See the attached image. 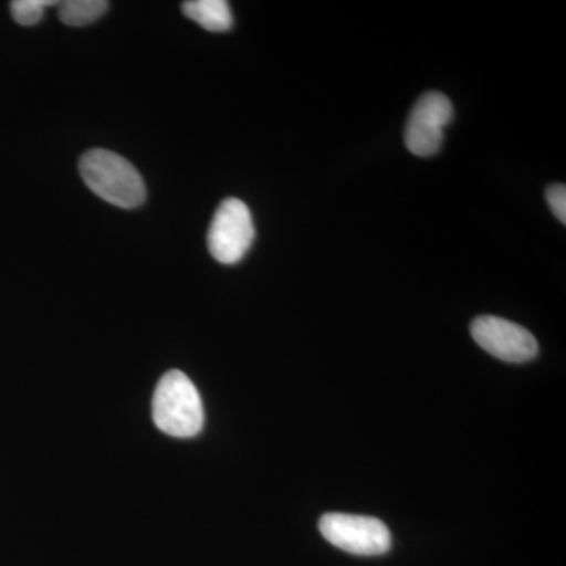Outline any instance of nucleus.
<instances>
[{
	"instance_id": "f257e3e1",
	"label": "nucleus",
	"mask_w": 566,
	"mask_h": 566,
	"mask_svg": "<svg viewBox=\"0 0 566 566\" xmlns=\"http://www.w3.org/2000/svg\"><path fill=\"white\" fill-rule=\"evenodd\" d=\"M82 180L104 202L132 210L147 197L144 178L128 159L109 150H91L80 161Z\"/></svg>"
},
{
	"instance_id": "f03ea898",
	"label": "nucleus",
	"mask_w": 566,
	"mask_h": 566,
	"mask_svg": "<svg viewBox=\"0 0 566 566\" xmlns=\"http://www.w3.org/2000/svg\"><path fill=\"white\" fill-rule=\"evenodd\" d=\"M153 420L163 433L174 438H192L202 431V398L182 371L170 370L159 379L153 395Z\"/></svg>"
},
{
	"instance_id": "7ed1b4c3",
	"label": "nucleus",
	"mask_w": 566,
	"mask_h": 566,
	"mask_svg": "<svg viewBox=\"0 0 566 566\" xmlns=\"http://www.w3.org/2000/svg\"><path fill=\"white\" fill-rule=\"evenodd\" d=\"M255 240L251 210L240 199H227L219 205L208 230V249L212 259L234 264L244 259Z\"/></svg>"
},
{
	"instance_id": "20e7f679",
	"label": "nucleus",
	"mask_w": 566,
	"mask_h": 566,
	"mask_svg": "<svg viewBox=\"0 0 566 566\" xmlns=\"http://www.w3.org/2000/svg\"><path fill=\"white\" fill-rule=\"evenodd\" d=\"M319 532L331 545L354 556H381L392 545L386 524L370 516L327 513L319 520Z\"/></svg>"
},
{
	"instance_id": "39448f33",
	"label": "nucleus",
	"mask_w": 566,
	"mask_h": 566,
	"mask_svg": "<svg viewBox=\"0 0 566 566\" xmlns=\"http://www.w3.org/2000/svg\"><path fill=\"white\" fill-rule=\"evenodd\" d=\"M452 118L453 106L446 95L424 93L417 99L406 123V148L420 158L436 155L444 144L446 128Z\"/></svg>"
},
{
	"instance_id": "423d86ee",
	"label": "nucleus",
	"mask_w": 566,
	"mask_h": 566,
	"mask_svg": "<svg viewBox=\"0 0 566 566\" xmlns=\"http://www.w3.org/2000/svg\"><path fill=\"white\" fill-rule=\"evenodd\" d=\"M471 334L480 348L504 363H527L538 354V342L526 327L499 316H479Z\"/></svg>"
},
{
	"instance_id": "0eeeda50",
	"label": "nucleus",
	"mask_w": 566,
	"mask_h": 566,
	"mask_svg": "<svg viewBox=\"0 0 566 566\" xmlns=\"http://www.w3.org/2000/svg\"><path fill=\"white\" fill-rule=\"evenodd\" d=\"M182 13L205 31L227 32L233 28V14L226 0H189L182 3Z\"/></svg>"
},
{
	"instance_id": "6e6552de",
	"label": "nucleus",
	"mask_w": 566,
	"mask_h": 566,
	"mask_svg": "<svg viewBox=\"0 0 566 566\" xmlns=\"http://www.w3.org/2000/svg\"><path fill=\"white\" fill-rule=\"evenodd\" d=\"M109 3L104 0H66L59 3V18L71 28H82L98 21L107 11Z\"/></svg>"
},
{
	"instance_id": "1a4fd4ad",
	"label": "nucleus",
	"mask_w": 566,
	"mask_h": 566,
	"mask_svg": "<svg viewBox=\"0 0 566 566\" xmlns=\"http://www.w3.org/2000/svg\"><path fill=\"white\" fill-rule=\"evenodd\" d=\"M52 6H59V2H54V0H14L11 2L10 9L13 20L18 24L29 28V25L39 24L43 20L44 10Z\"/></svg>"
},
{
	"instance_id": "9d476101",
	"label": "nucleus",
	"mask_w": 566,
	"mask_h": 566,
	"mask_svg": "<svg viewBox=\"0 0 566 566\" xmlns=\"http://www.w3.org/2000/svg\"><path fill=\"white\" fill-rule=\"evenodd\" d=\"M546 202L549 203L554 216L566 223V188L564 185H553L546 189Z\"/></svg>"
}]
</instances>
